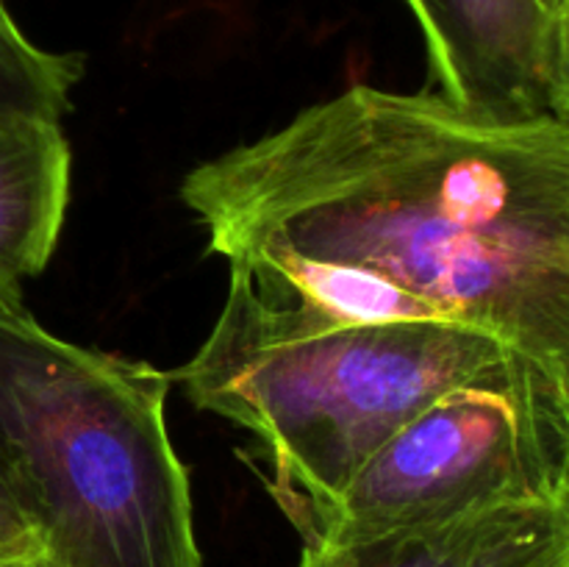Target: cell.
Returning <instances> with one entry per match:
<instances>
[{
	"instance_id": "3957f363",
	"label": "cell",
	"mask_w": 569,
	"mask_h": 567,
	"mask_svg": "<svg viewBox=\"0 0 569 567\" xmlns=\"http://www.w3.org/2000/svg\"><path fill=\"white\" fill-rule=\"evenodd\" d=\"M511 350L456 322H339L228 284L192 361L170 378L198 409L248 428L295 528L428 404Z\"/></svg>"
},
{
	"instance_id": "ba28073f",
	"label": "cell",
	"mask_w": 569,
	"mask_h": 567,
	"mask_svg": "<svg viewBox=\"0 0 569 567\" xmlns=\"http://www.w3.org/2000/svg\"><path fill=\"white\" fill-rule=\"evenodd\" d=\"M81 76V56H59L37 48L0 0V111L61 120Z\"/></svg>"
},
{
	"instance_id": "8fae6325",
	"label": "cell",
	"mask_w": 569,
	"mask_h": 567,
	"mask_svg": "<svg viewBox=\"0 0 569 567\" xmlns=\"http://www.w3.org/2000/svg\"><path fill=\"white\" fill-rule=\"evenodd\" d=\"M37 548H39L37 539L26 537V534L14 531V528H9L6 523H0V556L26 554V550H37Z\"/></svg>"
},
{
	"instance_id": "6da1fadb",
	"label": "cell",
	"mask_w": 569,
	"mask_h": 567,
	"mask_svg": "<svg viewBox=\"0 0 569 567\" xmlns=\"http://www.w3.org/2000/svg\"><path fill=\"white\" fill-rule=\"evenodd\" d=\"M231 281L339 322H456L569 395V122L350 87L194 167Z\"/></svg>"
},
{
	"instance_id": "30bf717a",
	"label": "cell",
	"mask_w": 569,
	"mask_h": 567,
	"mask_svg": "<svg viewBox=\"0 0 569 567\" xmlns=\"http://www.w3.org/2000/svg\"><path fill=\"white\" fill-rule=\"evenodd\" d=\"M0 523H6V526L14 528V531L26 534V537L37 539L33 537L31 526H28L26 515H22L20 506H17L14 495H11V487H9V481H6L3 470H0Z\"/></svg>"
},
{
	"instance_id": "52a82bcc",
	"label": "cell",
	"mask_w": 569,
	"mask_h": 567,
	"mask_svg": "<svg viewBox=\"0 0 569 567\" xmlns=\"http://www.w3.org/2000/svg\"><path fill=\"white\" fill-rule=\"evenodd\" d=\"M70 148L59 120L0 111V289L44 270L64 226Z\"/></svg>"
},
{
	"instance_id": "4fadbf2b",
	"label": "cell",
	"mask_w": 569,
	"mask_h": 567,
	"mask_svg": "<svg viewBox=\"0 0 569 567\" xmlns=\"http://www.w3.org/2000/svg\"><path fill=\"white\" fill-rule=\"evenodd\" d=\"M539 6H542L545 11H548L550 17H553L556 22H559V17L565 14L567 11V6H569V0H539Z\"/></svg>"
},
{
	"instance_id": "7a4b0ae2",
	"label": "cell",
	"mask_w": 569,
	"mask_h": 567,
	"mask_svg": "<svg viewBox=\"0 0 569 567\" xmlns=\"http://www.w3.org/2000/svg\"><path fill=\"white\" fill-rule=\"evenodd\" d=\"M170 381L53 337L0 289V470L56 567H200Z\"/></svg>"
},
{
	"instance_id": "9c48e42d",
	"label": "cell",
	"mask_w": 569,
	"mask_h": 567,
	"mask_svg": "<svg viewBox=\"0 0 569 567\" xmlns=\"http://www.w3.org/2000/svg\"><path fill=\"white\" fill-rule=\"evenodd\" d=\"M550 111L569 122V6L556 22L553 76H550Z\"/></svg>"
},
{
	"instance_id": "277c9868",
	"label": "cell",
	"mask_w": 569,
	"mask_h": 567,
	"mask_svg": "<svg viewBox=\"0 0 569 567\" xmlns=\"http://www.w3.org/2000/svg\"><path fill=\"white\" fill-rule=\"evenodd\" d=\"M565 493L567 389L503 350L395 431L298 531L303 545H342Z\"/></svg>"
},
{
	"instance_id": "5b68a950",
	"label": "cell",
	"mask_w": 569,
	"mask_h": 567,
	"mask_svg": "<svg viewBox=\"0 0 569 567\" xmlns=\"http://www.w3.org/2000/svg\"><path fill=\"white\" fill-rule=\"evenodd\" d=\"M426 33L433 81L487 117L550 111L556 20L539 0H406Z\"/></svg>"
},
{
	"instance_id": "8992f818",
	"label": "cell",
	"mask_w": 569,
	"mask_h": 567,
	"mask_svg": "<svg viewBox=\"0 0 569 567\" xmlns=\"http://www.w3.org/2000/svg\"><path fill=\"white\" fill-rule=\"evenodd\" d=\"M300 567H569V493L342 545H303Z\"/></svg>"
},
{
	"instance_id": "7c38bea8",
	"label": "cell",
	"mask_w": 569,
	"mask_h": 567,
	"mask_svg": "<svg viewBox=\"0 0 569 567\" xmlns=\"http://www.w3.org/2000/svg\"><path fill=\"white\" fill-rule=\"evenodd\" d=\"M0 567H56V565L42 548H37V550H26V554L0 556Z\"/></svg>"
}]
</instances>
